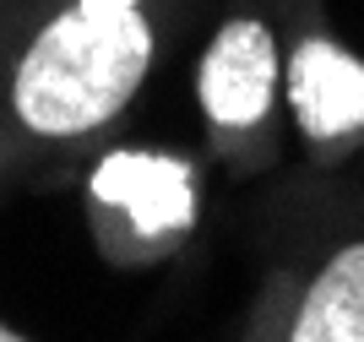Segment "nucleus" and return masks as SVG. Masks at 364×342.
<instances>
[{"mask_svg":"<svg viewBox=\"0 0 364 342\" xmlns=\"http://www.w3.org/2000/svg\"><path fill=\"white\" fill-rule=\"evenodd\" d=\"M92 201L131 218L136 234H180L196 218V179L180 158L158 152H114L92 174Z\"/></svg>","mask_w":364,"mask_h":342,"instance_id":"7ed1b4c3","label":"nucleus"},{"mask_svg":"<svg viewBox=\"0 0 364 342\" xmlns=\"http://www.w3.org/2000/svg\"><path fill=\"white\" fill-rule=\"evenodd\" d=\"M277 92V44L256 16H234L201 55V109L223 131H245L272 109Z\"/></svg>","mask_w":364,"mask_h":342,"instance_id":"f03ea898","label":"nucleus"},{"mask_svg":"<svg viewBox=\"0 0 364 342\" xmlns=\"http://www.w3.org/2000/svg\"><path fill=\"white\" fill-rule=\"evenodd\" d=\"M76 6H87V11H136L141 0H76Z\"/></svg>","mask_w":364,"mask_h":342,"instance_id":"423d86ee","label":"nucleus"},{"mask_svg":"<svg viewBox=\"0 0 364 342\" xmlns=\"http://www.w3.org/2000/svg\"><path fill=\"white\" fill-rule=\"evenodd\" d=\"M152 65V28L141 11L55 16L11 76V109L38 136H82L120 114Z\"/></svg>","mask_w":364,"mask_h":342,"instance_id":"f257e3e1","label":"nucleus"},{"mask_svg":"<svg viewBox=\"0 0 364 342\" xmlns=\"http://www.w3.org/2000/svg\"><path fill=\"white\" fill-rule=\"evenodd\" d=\"M289 337L294 342H364V239L337 250L321 267Z\"/></svg>","mask_w":364,"mask_h":342,"instance_id":"39448f33","label":"nucleus"},{"mask_svg":"<svg viewBox=\"0 0 364 342\" xmlns=\"http://www.w3.org/2000/svg\"><path fill=\"white\" fill-rule=\"evenodd\" d=\"M11 337H16V331H6V326H0V342H11Z\"/></svg>","mask_w":364,"mask_h":342,"instance_id":"0eeeda50","label":"nucleus"},{"mask_svg":"<svg viewBox=\"0 0 364 342\" xmlns=\"http://www.w3.org/2000/svg\"><path fill=\"white\" fill-rule=\"evenodd\" d=\"M289 104L304 136L337 141L364 125V65L332 38H304L289 60Z\"/></svg>","mask_w":364,"mask_h":342,"instance_id":"20e7f679","label":"nucleus"}]
</instances>
